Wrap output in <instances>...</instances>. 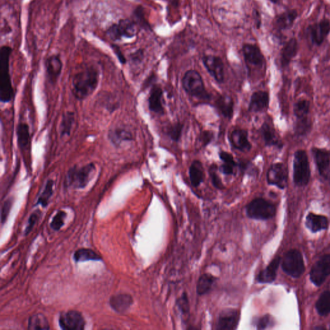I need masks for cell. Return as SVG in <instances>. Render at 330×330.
Here are the masks:
<instances>
[{"mask_svg": "<svg viewBox=\"0 0 330 330\" xmlns=\"http://www.w3.org/2000/svg\"><path fill=\"white\" fill-rule=\"evenodd\" d=\"M229 141L234 149L242 153H248L252 149V144L248 139V133L246 130L234 129L230 133Z\"/></svg>", "mask_w": 330, "mask_h": 330, "instance_id": "ac0fdd59", "label": "cell"}, {"mask_svg": "<svg viewBox=\"0 0 330 330\" xmlns=\"http://www.w3.org/2000/svg\"><path fill=\"white\" fill-rule=\"evenodd\" d=\"M214 138V133L213 132L210 131H202L200 135L199 140L202 144V146L206 147L212 142Z\"/></svg>", "mask_w": 330, "mask_h": 330, "instance_id": "ee69618b", "label": "cell"}, {"mask_svg": "<svg viewBox=\"0 0 330 330\" xmlns=\"http://www.w3.org/2000/svg\"><path fill=\"white\" fill-rule=\"evenodd\" d=\"M182 85L184 90L190 96L201 100H210V95L206 90L201 74L196 70L186 72L182 79Z\"/></svg>", "mask_w": 330, "mask_h": 330, "instance_id": "5b68a950", "label": "cell"}, {"mask_svg": "<svg viewBox=\"0 0 330 330\" xmlns=\"http://www.w3.org/2000/svg\"><path fill=\"white\" fill-rule=\"evenodd\" d=\"M299 51L298 41L295 38H291L285 44L281 51V65L283 68L289 66L291 61L297 56Z\"/></svg>", "mask_w": 330, "mask_h": 330, "instance_id": "44dd1931", "label": "cell"}, {"mask_svg": "<svg viewBox=\"0 0 330 330\" xmlns=\"http://www.w3.org/2000/svg\"><path fill=\"white\" fill-rule=\"evenodd\" d=\"M29 330H48L50 329L47 319L41 313L32 315L29 320Z\"/></svg>", "mask_w": 330, "mask_h": 330, "instance_id": "8d00e7d4", "label": "cell"}, {"mask_svg": "<svg viewBox=\"0 0 330 330\" xmlns=\"http://www.w3.org/2000/svg\"><path fill=\"white\" fill-rule=\"evenodd\" d=\"M238 166L232 165L229 163H222L219 168V171L226 176L235 175V169Z\"/></svg>", "mask_w": 330, "mask_h": 330, "instance_id": "bcb514c9", "label": "cell"}, {"mask_svg": "<svg viewBox=\"0 0 330 330\" xmlns=\"http://www.w3.org/2000/svg\"><path fill=\"white\" fill-rule=\"evenodd\" d=\"M266 181L268 185L275 186L279 189H285L288 181L286 166L281 162L272 164L267 171Z\"/></svg>", "mask_w": 330, "mask_h": 330, "instance_id": "9c48e42d", "label": "cell"}, {"mask_svg": "<svg viewBox=\"0 0 330 330\" xmlns=\"http://www.w3.org/2000/svg\"><path fill=\"white\" fill-rule=\"evenodd\" d=\"M100 72L94 66H88L77 73L72 80V92L78 100L90 96L98 87Z\"/></svg>", "mask_w": 330, "mask_h": 330, "instance_id": "6da1fadb", "label": "cell"}, {"mask_svg": "<svg viewBox=\"0 0 330 330\" xmlns=\"http://www.w3.org/2000/svg\"><path fill=\"white\" fill-rule=\"evenodd\" d=\"M310 112V103L306 99H301L295 103L293 106V113L295 118L308 117Z\"/></svg>", "mask_w": 330, "mask_h": 330, "instance_id": "d590c367", "label": "cell"}, {"mask_svg": "<svg viewBox=\"0 0 330 330\" xmlns=\"http://www.w3.org/2000/svg\"><path fill=\"white\" fill-rule=\"evenodd\" d=\"M283 271L293 278H299L305 271L303 257L299 250H291L285 254L282 262Z\"/></svg>", "mask_w": 330, "mask_h": 330, "instance_id": "52a82bcc", "label": "cell"}, {"mask_svg": "<svg viewBox=\"0 0 330 330\" xmlns=\"http://www.w3.org/2000/svg\"><path fill=\"white\" fill-rule=\"evenodd\" d=\"M178 308L182 313L185 314L189 311V301H188L187 295L183 294L178 300Z\"/></svg>", "mask_w": 330, "mask_h": 330, "instance_id": "f6af8a7d", "label": "cell"}, {"mask_svg": "<svg viewBox=\"0 0 330 330\" xmlns=\"http://www.w3.org/2000/svg\"><path fill=\"white\" fill-rule=\"evenodd\" d=\"M107 34L114 42L119 41L123 38H133L137 34V24L133 20H120L109 27Z\"/></svg>", "mask_w": 330, "mask_h": 330, "instance_id": "ba28073f", "label": "cell"}, {"mask_svg": "<svg viewBox=\"0 0 330 330\" xmlns=\"http://www.w3.org/2000/svg\"><path fill=\"white\" fill-rule=\"evenodd\" d=\"M216 278L213 275L208 274V273L202 275L199 277L197 285L198 295H202L209 292L213 287Z\"/></svg>", "mask_w": 330, "mask_h": 330, "instance_id": "4dcf8cb0", "label": "cell"}, {"mask_svg": "<svg viewBox=\"0 0 330 330\" xmlns=\"http://www.w3.org/2000/svg\"><path fill=\"white\" fill-rule=\"evenodd\" d=\"M312 121L309 117L296 119L294 125V133L297 137L307 136L312 129Z\"/></svg>", "mask_w": 330, "mask_h": 330, "instance_id": "f546056e", "label": "cell"}, {"mask_svg": "<svg viewBox=\"0 0 330 330\" xmlns=\"http://www.w3.org/2000/svg\"><path fill=\"white\" fill-rule=\"evenodd\" d=\"M109 139L115 147H120L123 143L133 140V135L126 129L117 127L109 131Z\"/></svg>", "mask_w": 330, "mask_h": 330, "instance_id": "484cf974", "label": "cell"}, {"mask_svg": "<svg viewBox=\"0 0 330 330\" xmlns=\"http://www.w3.org/2000/svg\"><path fill=\"white\" fill-rule=\"evenodd\" d=\"M45 67L48 80L54 84L58 80L62 71L63 63L60 56L54 54L46 60Z\"/></svg>", "mask_w": 330, "mask_h": 330, "instance_id": "7402d4cb", "label": "cell"}, {"mask_svg": "<svg viewBox=\"0 0 330 330\" xmlns=\"http://www.w3.org/2000/svg\"><path fill=\"white\" fill-rule=\"evenodd\" d=\"M308 32L311 43L316 46H321L330 33V21L324 18L321 21L310 25Z\"/></svg>", "mask_w": 330, "mask_h": 330, "instance_id": "7c38bea8", "label": "cell"}, {"mask_svg": "<svg viewBox=\"0 0 330 330\" xmlns=\"http://www.w3.org/2000/svg\"><path fill=\"white\" fill-rule=\"evenodd\" d=\"M39 216L38 215L37 212H34L30 216V218L29 220V223H28V226L27 229H26L25 233L26 234H29L30 230H32V228H33L34 224H35L36 220H37Z\"/></svg>", "mask_w": 330, "mask_h": 330, "instance_id": "816d5d0a", "label": "cell"}, {"mask_svg": "<svg viewBox=\"0 0 330 330\" xmlns=\"http://www.w3.org/2000/svg\"><path fill=\"white\" fill-rule=\"evenodd\" d=\"M204 67L218 84L224 81V66L221 58L213 55H206L202 58Z\"/></svg>", "mask_w": 330, "mask_h": 330, "instance_id": "4fadbf2b", "label": "cell"}, {"mask_svg": "<svg viewBox=\"0 0 330 330\" xmlns=\"http://www.w3.org/2000/svg\"><path fill=\"white\" fill-rule=\"evenodd\" d=\"M248 218L256 220H267L273 218L276 213L274 204L264 198H258L249 202L246 207Z\"/></svg>", "mask_w": 330, "mask_h": 330, "instance_id": "8992f818", "label": "cell"}, {"mask_svg": "<svg viewBox=\"0 0 330 330\" xmlns=\"http://www.w3.org/2000/svg\"><path fill=\"white\" fill-rule=\"evenodd\" d=\"M163 96V92L161 87L154 85L151 89L149 98V107L152 112L157 114H164L165 109L162 103Z\"/></svg>", "mask_w": 330, "mask_h": 330, "instance_id": "603a6c76", "label": "cell"}, {"mask_svg": "<svg viewBox=\"0 0 330 330\" xmlns=\"http://www.w3.org/2000/svg\"><path fill=\"white\" fill-rule=\"evenodd\" d=\"M306 226L311 232H317L327 229L329 227V220L326 216L309 213L306 218Z\"/></svg>", "mask_w": 330, "mask_h": 330, "instance_id": "4316f807", "label": "cell"}, {"mask_svg": "<svg viewBox=\"0 0 330 330\" xmlns=\"http://www.w3.org/2000/svg\"><path fill=\"white\" fill-rule=\"evenodd\" d=\"M183 128L184 125L181 123H176L168 129V135L172 140L178 142L181 139Z\"/></svg>", "mask_w": 330, "mask_h": 330, "instance_id": "ab89813d", "label": "cell"}, {"mask_svg": "<svg viewBox=\"0 0 330 330\" xmlns=\"http://www.w3.org/2000/svg\"><path fill=\"white\" fill-rule=\"evenodd\" d=\"M131 60L134 64H139L142 62L144 58V51L142 49L137 50V51L131 54Z\"/></svg>", "mask_w": 330, "mask_h": 330, "instance_id": "f907efd6", "label": "cell"}, {"mask_svg": "<svg viewBox=\"0 0 330 330\" xmlns=\"http://www.w3.org/2000/svg\"><path fill=\"white\" fill-rule=\"evenodd\" d=\"M190 183L194 187L197 188L201 185L204 179V171L201 161L195 160L192 162L189 168Z\"/></svg>", "mask_w": 330, "mask_h": 330, "instance_id": "83f0119b", "label": "cell"}, {"mask_svg": "<svg viewBox=\"0 0 330 330\" xmlns=\"http://www.w3.org/2000/svg\"><path fill=\"white\" fill-rule=\"evenodd\" d=\"M12 50L8 45L2 46L0 50V100L3 103H9L14 95L9 70Z\"/></svg>", "mask_w": 330, "mask_h": 330, "instance_id": "7a4b0ae2", "label": "cell"}, {"mask_svg": "<svg viewBox=\"0 0 330 330\" xmlns=\"http://www.w3.org/2000/svg\"><path fill=\"white\" fill-rule=\"evenodd\" d=\"M12 203L13 201H11V199L7 200L4 203L3 207L1 209V222L2 223L5 222L6 220H7L8 216H9L10 210H11Z\"/></svg>", "mask_w": 330, "mask_h": 330, "instance_id": "c3c4849f", "label": "cell"}, {"mask_svg": "<svg viewBox=\"0 0 330 330\" xmlns=\"http://www.w3.org/2000/svg\"><path fill=\"white\" fill-rule=\"evenodd\" d=\"M17 137L18 145H19L20 149H26L29 145L30 141L29 127L27 123H21L18 125Z\"/></svg>", "mask_w": 330, "mask_h": 330, "instance_id": "d6a6232c", "label": "cell"}, {"mask_svg": "<svg viewBox=\"0 0 330 330\" xmlns=\"http://www.w3.org/2000/svg\"><path fill=\"white\" fill-rule=\"evenodd\" d=\"M311 153L319 176L325 181H330V151L313 147Z\"/></svg>", "mask_w": 330, "mask_h": 330, "instance_id": "30bf717a", "label": "cell"}, {"mask_svg": "<svg viewBox=\"0 0 330 330\" xmlns=\"http://www.w3.org/2000/svg\"><path fill=\"white\" fill-rule=\"evenodd\" d=\"M281 261L280 257H276L273 259L268 266L259 273L258 276V282L263 283V284L273 283L276 278L277 270L280 265Z\"/></svg>", "mask_w": 330, "mask_h": 330, "instance_id": "cb8c5ba5", "label": "cell"}, {"mask_svg": "<svg viewBox=\"0 0 330 330\" xmlns=\"http://www.w3.org/2000/svg\"><path fill=\"white\" fill-rule=\"evenodd\" d=\"M310 179V165L307 151L297 150L293 155V182L297 187H303L308 185Z\"/></svg>", "mask_w": 330, "mask_h": 330, "instance_id": "3957f363", "label": "cell"}, {"mask_svg": "<svg viewBox=\"0 0 330 330\" xmlns=\"http://www.w3.org/2000/svg\"><path fill=\"white\" fill-rule=\"evenodd\" d=\"M74 259L76 262L80 263L87 261H100L101 258L91 249L82 248L75 252Z\"/></svg>", "mask_w": 330, "mask_h": 330, "instance_id": "836d02e7", "label": "cell"}, {"mask_svg": "<svg viewBox=\"0 0 330 330\" xmlns=\"http://www.w3.org/2000/svg\"><path fill=\"white\" fill-rule=\"evenodd\" d=\"M220 160L224 163L232 164V165L238 166V163L235 161L234 156L230 153L226 151H221L220 153Z\"/></svg>", "mask_w": 330, "mask_h": 330, "instance_id": "7dc6e473", "label": "cell"}, {"mask_svg": "<svg viewBox=\"0 0 330 330\" xmlns=\"http://www.w3.org/2000/svg\"><path fill=\"white\" fill-rule=\"evenodd\" d=\"M217 109L222 116L231 119L234 113V102L229 96H220L216 102Z\"/></svg>", "mask_w": 330, "mask_h": 330, "instance_id": "f1b7e54d", "label": "cell"}, {"mask_svg": "<svg viewBox=\"0 0 330 330\" xmlns=\"http://www.w3.org/2000/svg\"><path fill=\"white\" fill-rule=\"evenodd\" d=\"M75 116L74 112H66L62 116L61 121L60 132L62 136L70 135L71 133L73 125L74 123Z\"/></svg>", "mask_w": 330, "mask_h": 330, "instance_id": "e575fe53", "label": "cell"}, {"mask_svg": "<svg viewBox=\"0 0 330 330\" xmlns=\"http://www.w3.org/2000/svg\"><path fill=\"white\" fill-rule=\"evenodd\" d=\"M59 324L63 330H84L86 322L79 311L70 310L62 313L59 318Z\"/></svg>", "mask_w": 330, "mask_h": 330, "instance_id": "5bb4252c", "label": "cell"}, {"mask_svg": "<svg viewBox=\"0 0 330 330\" xmlns=\"http://www.w3.org/2000/svg\"><path fill=\"white\" fill-rule=\"evenodd\" d=\"M330 275V254L325 255L317 261L311 268L309 277L316 286L323 284Z\"/></svg>", "mask_w": 330, "mask_h": 330, "instance_id": "8fae6325", "label": "cell"}, {"mask_svg": "<svg viewBox=\"0 0 330 330\" xmlns=\"http://www.w3.org/2000/svg\"><path fill=\"white\" fill-rule=\"evenodd\" d=\"M270 1L274 4H279L280 3V0H270Z\"/></svg>", "mask_w": 330, "mask_h": 330, "instance_id": "db71d44e", "label": "cell"}, {"mask_svg": "<svg viewBox=\"0 0 330 330\" xmlns=\"http://www.w3.org/2000/svg\"><path fill=\"white\" fill-rule=\"evenodd\" d=\"M155 78H155V74L151 75V76H150L149 77V78H148L147 79V80H146L145 84H144V86H145V87L150 86V85H151V84H150V83H153L154 82H155Z\"/></svg>", "mask_w": 330, "mask_h": 330, "instance_id": "f5cc1de1", "label": "cell"}, {"mask_svg": "<svg viewBox=\"0 0 330 330\" xmlns=\"http://www.w3.org/2000/svg\"><path fill=\"white\" fill-rule=\"evenodd\" d=\"M218 170L219 168L216 164H212L210 165L208 171H209L210 178H211L212 184H213L214 187L218 189H222L224 188V186L218 173Z\"/></svg>", "mask_w": 330, "mask_h": 330, "instance_id": "60d3db41", "label": "cell"}, {"mask_svg": "<svg viewBox=\"0 0 330 330\" xmlns=\"http://www.w3.org/2000/svg\"><path fill=\"white\" fill-rule=\"evenodd\" d=\"M274 321L272 316L266 315L263 317L259 318L257 323V329L259 330H264L270 328L273 326Z\"/></svg>", "mask_w": 330, "mask_h": 330, "instance_id": "7bdbcfd3", "label": "cell"}, {"mask_svg": "<svg viewBox=\"0 0 330 330\" xmlns=\"http://www.w3.org/2000/svg\"><path fill=\"white\" fill-rule=\"evenodd\" d=\"M96 167L90 163L83 167H73L68 170L66 176V183L68 187L81 189L86 187L96 173Z\"/></svg>", "mask_w": 330, "mask_h": 330, "instance_id": "277c9868", "label": "cell"}, {"mask_svg": "<svg viewBox=\"0 0 330 330\" xmlns=\"http://www.w3.org/2000/svg\"><path fill=\"white\" fill-rule=\"evenodd\" d=\"M270 95L266 91L258 90L253 93L249 103L248 110L251 112H263L268 109Z\"/></svg>", "mask_w": 330, "mask_h": 330, "instance_id": "ffe728a7", "label": "cell"}, {"mask_svg": "<svg viewBox=\"0 0 330 330\" xmlns=\"http://www.w3.org/2000/svg\"><path fill=\"white\" fill-rule=\"evenodd\" d=\"M315 308L320 315L326 316L330 313V291L322 293L316 303Z\"/></svg>", "mask_w": 330, "mask_h": 330, "instance_id": "1f68e13d", "label": "cell"}, {"mask_svg": "<svg viewBox=\"0 0 330 330\" xmlns=\"http://www.w3.org/2000/svg\"><path fill=\"white\" fill-rule=\"evenodd\" d=\"M54 182L53 180L48 179L44 186V191L42 192L38 200V204H41L44 207L48 205L50 198L54 192Z\"/></svg>", "mask_w": 330, "mask_h": 330, "instance_id": "74e56055", "label": "cell"}, {"mask_svg": "<svg viewBox=\"0 0 330 330\" xmlns=\"http://www.w3.org/2000/svg\"><path fill=\"white\" fill-rule=\"evenodd\" d=\"M111 47H112L113 52H114L115 56H117L119 62L123 65L126 64L127 59L125 58L124 54H123L122 51H121V48H119L118 46L116 45V44H112Z\"/></svg>", "mask_w": 330, "mask_h": 330, "instance_id": "681fc988", "label": "cell"}, {"mask_svg": "<svg viewBox=\"0 0 330 330\" xmlns=\"http://www.w3.org/2000/svg\"><path fill=\"white\" fill-rule=\"evenodd\" d=\"M66 214L64 211H59L56 216L52 219L51 228L52 229L58 231L64 226L65 219H66Z\"/></svg>", "mask_w": 330, "mask_h": 330, "instance_id": "b9f144b4", "label": "cell"}, {"mask_svg": "<svg viewBox=\"0 0 330 330\" xmlns=\"http://www.w3.org/2000/svg\"><path fill=\"white\" fill-rule=\"evenodd\" d=\"M240 320V311L234 309H226L219 315L216 329L220 330L236 329Z\"/></svg>", "mask_w": 330, "mask_h": 330, "instance_id": "9a60e30c", "label": "cell"}, {"mask_svg": "<svg viewBox=\"0 0 330 330\" xmlns=\"http://www.w3.org/2000/svg\"><path fill=\"white\" fill-rule=\"evenodd\" d=\"M133 21L135 22L137 25L142 27L144 29H150V25L149 22L146 20L144 9L142 6H138L135 8L133 13Z\"/></svg>", "mask_w": 330, "mask_h": 330, "instance_id": "f35d334b", "label": "cell"}, {"mask_svg": "<svg viewBox=\"0 0 330 330\" xmlns=\"http://www.w3.org/2000/svg\"><path fill=\"white\" fill-rule=\"evenodd\" d=\"M261 136L264 141L265 146L268 147H275L277 149H283L284 143L279 137L274 127L268 121H264L259 129Z\"/></svg>", "mask_w": 330, "mask_h": 330, "instance_id": "2e32d148", "label": "cell"}, {"mask_svg": "<svg viewBox=\"0 0 330 330\" xmlns=\"http://www.w3.org/2000/svg\"><path fill=\"white\" fill-rule=\"evenodd\" d=\"M298 16V13L294 9L287 10L279 14L273 21L274 29L277 32H283L290 29L294 25Z\"/></svg>", "mask_w": 330, "mask_h": 330, "instance_id": "d6986e66", "label": "cell"}, {"mask_svg": "<svg viewBox=\"0 0 330 330\" xmlns=\"http://www.w3.org/2000/svg\"><path fill=\"white\" fill-rule=\"evenodd\" d=\"M133 304V299L129 294L113 295L109 301V305L117 313H123L128 310Z\"/></svg>", "mask_w": 330, "mask_h": 330, "instance_id": "d4e9b609", "label": "cell"}, {"mask_svg": "<svg viewBox=\"0 0 330 330\" xmlns=\"http://www.w3.org/2000/svg\"><path fill=\"white\" fill-rule=\"evenodd\" d=\"M245 62L250 66L262 67L265 63L264 56L258 45L246 44L242 46Z\"/></svg>", "mask_w": 330, "mask_h": 330, "instance_id": "e0dca14e", "label": "cell"}]
</instances>
